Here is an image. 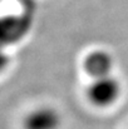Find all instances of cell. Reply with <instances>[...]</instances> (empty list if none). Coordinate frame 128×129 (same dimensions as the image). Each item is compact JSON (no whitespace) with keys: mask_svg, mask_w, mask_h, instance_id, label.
<instances>
[{"mask_svg":"<svg viewBox=\"0 0 128 129\" xmlns=\"http://www.w3.org/2000/svg\"><path fill=\"white\" fill-rule=\"evenodd\" d=\"M122 95V84L118 78L111 75L92 79L87 88L88 100L98 108H108L114 105Z\"/></svg>","mask_w":128,"mask_h":129,"instance_id":"6da1fadb","label":"cell"},{"mask_svg":"<svg viewBox=\"0 0 128 129\" xmlns=\"http://www.w3.org/2000/svg\"><path fill=\"white\" fill-rule=\"evenodd\" d=\"M62 125L60 113L49 105H40L25 115L24 129H59Z\"/></svg>","mask_w":128,"mask_h":129,"instance_id":"7a4b0ae2","label":"cell"},{"mask_svg":"<svg viewBox=\"0 0 128 129\" xmlns=\"http://www.w3.org/2000/svg\"><path fill=\"white\" fill-rule=\"evenodd\" d=\"M113 68H114V59L112 54L103 49L92 50L85 55L83 60V69L92 79L111 75Z\"/></svg>","mask_w":128,"mask_h":129,"instance_id":"3957f363","label":"cell"},{"mask_svg":"<svg viewBox=\"0 0 128 129\" xmlns=\"http://www.w3.org/2000/svg\"><path fill=\"white\" fill-rule=\"evenodd\" d=\"M9 64H10V56L5 50V46L0 44V74L6 70Z\"/></svg>","mask_w":128,"mask_h":129,"instance_id":"277c9868","label":"cell"}]
</instances>
